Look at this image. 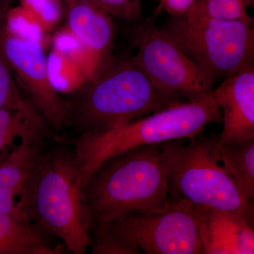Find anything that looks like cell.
Returning a JSON list of instances; mask_svg holds the SVG:
<instances>
[{
    "instance_id": "1",
    "label": "cell",
    "mask_w": 254,
    "mask_h": 254,
    "mask_svg": "<svg viewBox=\"0 0 254 254\" xmlns=\"http://www.w3.org/2000/svg\"><path fill=\"white\" fill-rule=\"evenodd\" d=\"M16 208L25 220L63 241L70 253L85 254L89 248L91 213L71 148L46 150L19 195Z\"/></svg>"
},
{
    "instance_id": "2",
    "label": "cell",
    "mask_w": 254,
    "mask_h": 254,
    "mask_svg": "<svg viewBox=\"0 0 254 254\" xmlns=\"http://www.w3.org/2000/svg\"><path fill=\"white\" fill-rule=\"evenodd\" d=\"M178 102L155 88L132 55H112L68 100L66 126L78 135L106 131Z\"/></svg>"
},
{
    "instance_id": "3",
    "label": "cell",
    "mask_w": 254,
    "mask_h": 254,
    "mask_svg": "<svg viewBox=\"0 0 254 254\" xmlns=\"http://www.w3.org/2000/svg\"><path fill=\"white\" fill-rule=\"evenodd\" d=\"M161 144L131 148L95 170L83 187L91 226L128 214L151 213L167 205L170 187Z\"/></svg>"
},
{
    "instance_id": "4",
    "label": "cell",
    "mask_w": 254,
    "mask_h": 254,
    "mask_svg": "<svg viewBox=\"0 0 254 254\" xmlns=\"http://www.w3.org/2000/svg\"><path fill=\"white\" fill-rule=\"evenodd\" d=\"M222 114L212 93L195 101L178 102L143 118L98 132L78 135L70 142L83 187L102 163L123 152L145 145L192 138Z\"/></svg>"
},
{
    "instance_id": "5",
    "label": "cell",
    "mask_w": 254,
    "mask_h": 254,
    "mask_svg": "<svg viewBox=\"0 0 254 254\" xmlns=\"http://www.w3.org/2000/svg\"><path fill=\"white\" fill-rule=\"evenodd\" d=\"M170 197L209 209L230 212L254 225V205L241 193L220 160L218 138L198 136L161 144Z\"/></svg>"
},
{
    "instance_id": "6",
    "label": "cell",
    "mask_w": 254,
    "mask_h": 254,
    "mask_svg": "<svg viewBox=\"0 0 254 254\" xmlns=\"http://www.w3.org/2000/svg\"><path fill=\"white\" fill-rule=\"evenodd\" d=\"M162 29L215 81L254 64V23L212 17L193 4Z\"/></svg>"
},
{
    "instance_id": "7",
    "label": "cell",
    "mask_w": 254,
    "mask_h": 254,
    "mask_svg": "<svg viewBox=\"0 0 254 254\" xmlns=\"http://www.w3.org/2000/svg\"><path fill=\"white\" fill-rule=\"evenodd\" d=\"M155 11L131 23L129 38L136 50L132 59L162 93L178 101H195L211 93L215 80L157 27Z\"/></svg>"
},
{
    "instance_id": "8",
    "label": "cell",
    "mask_w": 254,
    "mask_h": 254,
    "mask_svg": "<svg viewBox=\"0 0 254 254\" xmlns=\"http://www.w3.org/2000/svg\"><path fill=\"white\" fill-rule=\"evenodd\" d=\"M209 208L169 198L151 213H131L110 220L147 254H202Z\"/></svg>"
},
{
    "instance_id": "9",
    "label": "cell",
    "mask_w": 254,
    "mask_h": 254,
    "mask_svg": "<svg viewBox=\"0 0 254 254\" xmlns=\"http://www.w3.org/2000/svg\"><path fill=\"white\" fill-rule=\"evenodd\" d=\"M3 46L12 72L36 108L57 135L66 127L68 100L60 95L50 76L48 58L39 41L2 28Z\"/></svg>"
},
{
    "instance_id": "10",
    "label": "cell",
    "mask_w": 254,
    "mask_h": 254,
    "mask_svg": "<svg viewBox=\"0 0 254 254\" xmlns=\"http://www.w3.org/2000/svg\"><path fill=\"white\" fill-rule=\"evenodd\" d=\"M66 24L85 56V80L89 79L111 58L115 37L112 16L92 0H66Z\"/></svg>"
},
{
    "instance_id": "11",
    "label": "cell",
    "mask_w": 254,
    "mask_h": 254,
    "mask_svg": "<svg viewBox=\"0 0 254 254\" xmlns=\"http://www.w3.org/2000/svg\"><path fill=\"white\" fill-rule=\"evenodd\" d=\"M211 93L223 123L219 143L237 144L254 138V64L225 78Z\"/></svg>"
},
{
    "instance_id": "12",
    "label": "cell",
    "mask_w": 254,
    "mask_h": 254,
    "mask_svg": "<svg viewBox=\"0 0 254 254\" xmlns=\"http://www.w3.org/2000/svg\"><path fill=\"white\" fill-rule=\"evenodd\" d=\"M46 139L21 140L17 148L0 165V213L21 216L16 198L46 151Z\"/></svg>"
},
{
    "instance_id": "13",
    "label": "cell",
    "mask_w": 254,
    "mask_h": 254,
    "mask_svg": "<svg viewBox=\"0 0 254 254\" xmlns=\"http://www.w3.org/2000/svg\"><path fill=\"white\" fill-rule=\"evenodd\" d=\"M203 254H254L253 225L230 212L209 209Z\"/></svg>"
},
{
    "instance_id": "14",
    "label": "cell",
    "mask_w": 254,
    "mask_h": 254,
    "mask_svg": "<svg viewBox=\"0 0 254 254\" xmlns=\"http://www.w3.org/2000/svg\"><path fill=\"white\" fill-rule=\"evenodd\" d=\"M38 226L20 215L0 213V254H58Z\"/></svg>"
},
{
    "instance_id": "15",
    "label": "cell",
    "mask_w": 254,
    "mask_h": 254,
    "mask_svg": "<svg viewBox=\"0 0 254 254\" xmlns=\"http://www.w3.org/2000/svg\"><path fill=\"white\" fill-rule=\"evenodd\" d=\"M17 138L28 140L59 136L28 100L19 108L0 109V152Z\"/></svg>"
},
{
    "instance_id": "16",
    "label": "cell",
    "mask_w": 254,
    "mask_h": 254,
    "mask_svg": "<svg viewBox=\"0 0 254 254\" xmlns=\"http://www.w3.org/2000/svg\"><path fill=\"white\" fill-rule=\"evenodd\" d=\"M219 155L222 165L235 178L241 193L247 199H254V138L237 143H219Z\"/></svg>"
},
{
    "instance_id": "17",
    "label": "cell",
    "mask_w": 254,
    "mask_h": 254,
    "mask_svg": "<svg viewBox=\"0 0 254 254\" xmlns=\"http://www.w3.org/2000/svg\"><path fill=\"white\" fill-rule=\"evenodd\" d=\"M90 240L93 254H137L141 251L111 221L92 225Z\"/></svg>"
},
{
    "instance_id": "18",
    "label": "cell",
    "mask_w": 254,
    "mask_h": 254,
    "mask_svg": "<svg viewBox=\"0 0 254 254\" xmlns=\"http://www.w3.org/2000/svg\"><path fill=\"white\" fill-rule=\"evenodd\" d=\"M193 4L212 17L254 23L248 9L254 7V0H195Z\"/></svg>"
},
{
    "instance_id": "19",
    "label": "cell",
    "mask_w": 254,
    "mask_h": 254,
    "mask_svg": "<svg viewBox=\"0 0 254 254\" xmlns=\"http://www.w3.org/2000/svg\"><path fill=\"white\" fill-rule=\"evenodd\" d=\"M2 28H0V109H14L22 106L28 99L21 96L14 81L3 46Z\"/></svg>"
},
{
    "instance_id": "20",
    "label": "cell",
    "mask_w": 254,
    "mask_h": 254,
    "mask_svg": "<svg viewBox=\"0 0 254 254\" xmlns=\"http://www.w3.org/2000/svg\"><path fill=\"white\" fill-rule=\"evenodd\" d=\"M26 10L41 27H53L60 21L63 12V0H19Z\"/></svg>"
},
{
    "instance_id": "21",
    "label": "cell",
    "mask_w": 254,
    "mask_h": 254,
    "mask_svg": "<svg viewBox=\"0 0 254 254\" xmlns=\"http://www.w3.org/2000/svg\"><path fill=\"white\" fill-rule=\"evenodd\" d=\"M110 16L128 23L141 21V0H92Z\"/></svg>"
},
{
    "instance_id": "22",
    "label": "cell",
    "mask_w": 254,
    "mask_h": 254,
    "mask_svg": "<svg viewBox=\"0 0 254 254\" xmlns=\"http://www.w3.org/2000/svg\"><path fill=\"white\" fill-rule=\"evenodd\" d=\"M195 0H160L155 13L161 10L168 12L172 16H179L186 14L194 4Z\"/></svg>"
},
{
    "instance_id": "23",
    "label": "cell",
    "mask_w": 254,
    "mask_h": 254,
    "mask_svg": "<svg viewBox=\"0 0 254 254\" xmlns=\"http://www.w3.org/2000/svg\"><path fill=\"white\" fill-rule=\"evenodd\" d=\"M18 0H0V28L4 27L6 16Z\"/></svg>"
},
{
    "instance_id": "24",
    "label": "cell",
    "mask_w": 254,
    "mask_h": 254,
    "mask_svg": "<svg viewBox=\"0 0 254 254\" xmlns=\"http://www.w3.org/2000/svg\"><path fill=\"white\" fill-rule=\"evenodd\" d=\"M64 1H66V0H63Z\"/></svg>"
}]
</instances>
